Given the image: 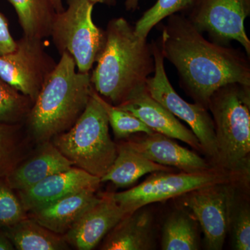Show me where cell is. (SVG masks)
Here are the masks:
<instances>
[{
	"instance_id": "cell-23",
	"label": "cell",
	"mask_w": 250,
	"mask_h": 250,
	"mask_svg": "<svg viewBox=\"0 0 250 250\" xmlns=\"http://www.w3.org/2000/svg\"><path fill=\"white\" fill-rule=\"evenodd\" d=\"M21 125L0 123V177L5 178L25 158Z\"/></svg>"
},
{
	"instance_id": "cell-8",
	"label": "cell",
	"mask_w": 250,
	"mask_h": 250,
	"mask_svg": "<svg viewBox=\"0 0 250 250\" xmlns=\"http://www.w3.org/2000/svg\"><path fill=\"white\" fill-rule=\"evenodd\" d=\"M152 45L155 67L154 76L149 77L146 82L148 93L176 118L187 123L200 141L202 152L209 158L212 165L216 167L218 149L211 115L200 104L188 103L179 96L166 75L165 59L159 42L152 41Z\"/></svg>"
},
{
	"instance_id": "cell-15",
	"label": "cell",
	"mask_w": 250,
	"mask_h": 250,
	"mask_svg": "<svg viewBox=\"0 0 250 250\" xmlns=\"http://www.w3.org/2000/svg\"><path fill=\"white\" fill-rule=\"evenodd\" d=\"M144 134L143 137L129 139L126 142L156 164L188 173L205 172L216 167L193 151L179 146L172 138L157 132Z\"/></svg>"
},
{
	"instance_id": "cell-31",
	"label": "cell",
	"mask_w": 250,
	"mask_h": 250,
	"mask_svg": "<svg viewBox=\"0 0 250 250\" xmlns=\"http://www.w3.org/2000/svg\"><path fill=\"white\" fill-rule=\"evenodd\" d=\"M139 0H126L125 8L127 11H134L139 9Z\"/></svg>"
},
{
	"instance_id": "cell-25",
	"label": "cell",
	"mask_w": 250,
	"mask_h": 250,
	"mask_svg": "<svg viewBox=\"0 0 250 250\" xmlns=\"http://www.w3.org/2000/svg\"><path fill=\"white\" fill-rule=\"evenodd\" d=\"M34 102L0 78V123L21 125L25 121Z\"/></svg>"
},
{
	"instance_id": "cell-32",
	"label": "cell",
	"mask_w": 250,
	"mask_h": 250,
	"mask_svg": "<svg viewBox=\"0 0 250 250\" xmlns=\"http://www.w3.org/2000/svg\"><path fill=\"white\" fill-rule=\"evenodd\" d=\"M52 1L56 12H61L65 9L63 7V5H62V0H52Z\"/></svg>"
},
{
	"instance_id": "cell-27",
	"label": "cell",
	"mask_w": 250,
	"mask_h": 250,
	"mask_svg": "<svg viewBox=\"0 0 250 250\" xmlns=\"http://www.w3.org/2000/svg\"><path fill=\"white\" fill-rule=\"evenodd\" d=\"M27 218V212L17 192H15L5 178L0 177V229L12 227Z\"/></svg>"
},
{
	"instance_id": "cell-17",
	"label": "cell",
	"mask_w": 250,
	"mask_h": 250,
	"mask_svg": "<svg viewBox=\"0 0 250 250\" xmlns=\"http://www.w3.org/2000/svg\"><path fill=\"white\" fill-rule=\"evenodd\" d=\"M95 189H85L28 213L42 226L60 235L67 233L90 207L100 200Z\"/></svg>"
},
{
	"instance_id": "cell-11",
	"label": "cell",
	"mask_w": 250,
	"mask_h": 250,
	"mask_svg": "<svg viewBox=\"0 0 250 250\" xmlns=\"http://www.w3.org/2000/svg\"><path fill=\"white\" fill-rule=\"evenodd\" d=\"M229 184H215L181 196L202 228L208 250L223 249L230 229L234 195Z\"/></svg>"
},
{
	"instance_id": "cell-4",
	"label": "cell",
	"mask_w": 250,
	"mask_h": 250,
	"mask_svg": "<svg viewBox=\"0 0 250 250\" xmlns=\"http://www.w3.org/2000/svg\"><path fill=\"white\" fill-rule=\"evenodd\" d=\"M207 108L214 124L216 167L238 179L250 174V85L229 83L211 95Z\"/></svg>"
},
{
	"instance_id": "cell-21",
	"label": "cell",
	"mask_w": 250,
	"mask_h": 250,
	"mask_svg": "<svg viewBox=\"0 0 250 250\" xmlns=\"http://www.w3.org/2000/svg\"><path fill=\"white\" fill-rule=\"evenodd\" d=\"M14 6L23 35L44 39L50 34L56 11L52 0H7Z\"/></svg>"
},
{
	"instance_id": "cell-10",
	"label": "cell",
	"mask_w": 250,
	"mask_h": 250,
	"mask_svg": "<svg viewBox=\"0 0 250 250\" xmlns=\"http://www.w3.org/2000/svg\"><path fill=\"white\" fill-rule=\"evenodd\" d=\"M56 65L42 39L23 35L13 52L0 55V78L34 103Z\"/></svg>"
},
{
	"instance_id": "cell-2",
	"label": "cell",
	"mask_w": 250,
	"mask_h": 250,
	"mask_svg": "<svg viewBox=\"0 0 250 250\" xmlns=\"http://www.w3.org/2000/svg\"><path fill=\"white\" fill-rule=\"evenodd\" d=\"M106 34V43L90 74V82L100 96L118 106L146 86L154 73L152 42L138 36L134 26L122 17L108 22Z\"/></svg>"
},
{
	"instance_id": "cell-13",
	"label": "cell",
	"mask_w": 250,
	"mask_h": 250,
	"mask_svg": "<svg viewBox=\"0 0 250 250\" xmlns=\"http://www.w3.org/2000/svg\"><path fill=\"white\" fill-rule=\"evenodd\" d=\"M100 200L62 235L69 246L79 250L94 249L110 230L127 214L113 197V192L100 193Z\"/></svg>"
},
{
	"instance_id": "cell-9",
	"label": "cell",
	"mask_w": 250,
	"mask_h": 250,
	"mask_svg": "<svg viewBox=\"0 0 250 250\" xmlns=\"http://www.w3.org/2000/svg\"><path fill=\"white\" fill-rule=\"evenodd\" d=\"M187 18L197 30L223 45L239 42L250 56V40L245 21L250 14V0H193Z\"/></svg>"
},
{
	"instance_id": "cell-19",
	"label": "cell",
	"mask_w": 250,
	"mask_h": 250,
	"mask_svg": "<svg viewBox=\"0 0 250 250\" xmlns=\"http://www.w3.org/2000/svg\"><path fill=\"white\" fill-rule=\"evenodd\" d=\"M155 172H174L173 167L156 164L145 157L126 141L117 144V156L101 182H111L118 188L132 185L143 176Z\"/></svg>"
},
{
	"instance_id": "cell-12",
	"label": "cell",
	"mask_w": 250,
	"mask_h": 250,
	"mask_svg": "<svg viewBox=\"0 0 250 250\" xmlns=\"http://www.w3.org/2000/svg\"><path fill=\"white\" fill-rule=\"evenodd\" d=\"M100 184L99 177L73 166L46 177L29 188L16 192L28 213L75 192L85 189L98 190Z\"/></svg>"
},
{
	"instance_id": "cell-26",
	"label": "cell",
	"mask_w": 250,
	"mask_h": 250,
	"mask_svg": "<svg viewBox=\"0 0 250 250\" xmlns=\"http://www.w3.org/2000/svg\"><path fill=\"white\" fill-rule=\"evenodd\" d=\"M192 2L193 0H157L136 22L135 32L140 37L147 39L153 27L171 15L187 12L191 7Z\"/></svg>"
},
{
	"instance_id": "cell-30",
	"label": "cell",
	"mask_w": 250,
	"mask_h": 250,
	"mask_svg": "<svg viewBox=\"0 0 250 250\" xmlns=\"http://www.w3.org/2000/svg\"><path fill=\"white\" fill-rule=\"evenodd\" d=\"M15 250V248L11 242L2 231H0V250Z\"/></svg>"
},
{
	"instance_id": "cell-3",
	"label": "cell",
	"mask_w": 250,
	"mask_h": 250,
	"mask_svg": "<svg viewBox=\"0 0 250 250\" xmlns=\"http://www.w3.org/2000/svg\"><path fill=\"white\" fill-rule=\"evenodd\" d=\"M91 88L90 73L77 71L71 56L62 53L26 119L29 137L40 144L70 129L86 107Z\"/></svg>"
},
{
	"instance_id": "cell-1",
	"label": "cell",
	"mask_w": 250,
	"mask_h": 250,
	"mask_svg": "<svg viewBox=\"0 0 250 250\" xmlns=\"http://www.w3.org/2000/svg\"><path fill=\"white\" fill-rule=\"evenodd\" d=\"M166 19L158 41L161 53L177 69L181 86L195 103L207 108L211 95L224 85H250V57L207 40L185 15Z\"/></svg>"
},
{
	"instance_id": "cell-16",
	"label": "cell",
	"mask_w": 250,
	"mask_h": 250,
	"mask_svg": "<svg viewBox=\"0 0 250 250\" xmlns=\"http://www.w3.org/2000/svg\"><path fill=\"white\" fill-rule=\"evenodd\" d=\"M73 164L56 147L52 141L40 143L35 152L23 159L5 177L15 191L25 190L42 179L69 170Z\"/></svg>"
},
{
	"instance_id": "cell-29",
	"label": "cell",
	"mask_w": 250,
	"mask_h": 250,
	"mask_svg": "<svg viewBox=\"0 0 250 250\" xmlns=\"http://www.w3.org/2000/svg\"><path fill=\"white\" fill-rule=\"evenodd\" d=\"M16 47V41L10 32L9 22L0 12V55L13 52Z\"/></svg>"
},
{
	"instance_id": "cell-22",
	"label": "cell",
	"mask_w": 250,
	"mask_h": 250,
	"mask_svg": "<svg viewBox=\"0 0 250 250\" xmlns=\"http://www.w3.org/2000/svg\"><path fill=\"white\" fill-rule=\"evenodd\" d=\"M198 223L194 216L184 210L174 212L164 225L161 249L164 250H200Z\"/></svg>"
},
{
	"instance_id": "cell-24",
	"label": "cell",
	"mask_w": 250,
	"mask_h": 250,
	"mask_svg": "<svg viewBox=\"0 0 250 250\" xmlns=\"http://www.w3.org/2000/svg\"><path fill=\"white\" fill-rule=\"evenodd\" d=\"M90 95L103 106L107 116L108 124L111 126L117 139H126L138 133L150 134L154 132L132 113L108 103L94 90L93 86Z\"/></svg>"
},
{
	"instance_id": "cell-18",
	"label": "cell",
	"mask_w": 250,
	"mask_h": 250,
	"mask_svg": "<svg viewBox=\"0 0 250 250\" xmlns=\"http://www.w3.org/2000/svg\"><path fill=\"white\" fill-rule=\"evenodd\" d=\"M103 250H149L155 249L153 218L143 208L125 215L108 231L100 246Z\"/></svg>"
},
{
	"instance_id": "cell-33",
	"label": "cell",
	"mask_w": 250,
	"mask_h": 250,
	"mask_svg": "<svg viewBox=\"0 0 250 250\" xmlns=\"http://www.w3.org/2000/svg\"><path fill=\"white\" fill-rule=\"evenodd\" d=\"M89 1L93 2L94 4H104L111 6L116 4V0H89Z\"/></svg>"
},
{
	"instance_id": "cell-6",
	"label": "cell",
	"mask_w": 250,
	"mask_h": 250,
	"mask_svg": "<svg viewBox=\"0 0 250 250\" xmlns=\"http://www.w3.org/2000/svg\"><path fill=\"white\" fill-rule=\"evenodd\" d=\"M66 9L54 16L50 34L59 53L70 54L78 71L90 73L106 43V30L93 20L89 0H65Z\"/></svg>"
},
{
	"instance_id": "cell-5",
	"label": "cell",
	"mask_w": 250,
	"mask_h": 250,
	"mask_svg": "<svg viewBox=\"0 0 250 250\" xmlns=\"http://www.w3.org/2000/svg\"><path fill=\"white\" fill-rule=\"evenodd\" d=\"M51 141L74 166L100 179L117 156V144L110 136L107 116L91 95L76 123Z\"/></svg>"
},
{
	"instance_id": "cell-14",
	"label": "cell",
	"mask_w": 250,
	"mask_h": 250,
	"mask_svg": "<svg viewBox=\"0 0 250 250\" xmlns=\"http://www.w3.org/2000/svg\"><path fill=\"white\" fill-rule=\"evenodd\" d=\"M117 106L132 113L154 132L179 140L202 152L201 144L192 130L186 127L167 108L153 98L146 85L131 94L127 100Z\"/></svg>"
},
{
	"instance_id": "cell-7",
	"label": "cell",
	"mask_w": 250,
	"mask_h": 250,
	"mask_svg": "<svg viewBox=\"0 0 250 250\" xmlns=\"http://www.w3.org/2000/svg\"><path fill=\"white\" fill-rule=\"evenodd\" d=\"M238 180L235 176L218 167L196 173L155 172L139 185L126 191L113 192V195L128 214L149 204L179 197L196 189Z\"/></svg>"
},
{
	"instance_id": "cell-28",
	"label": "cell",
	"mask_w": 250,
	"mask_h": 250,
	"mask_svg": "<svg viewBox=\"0 0 250 250\" xmlns=\"http://www.w3.org/2000/svg\"><path fill=\"white\" fill-rule=\"evenodd\" d=\"M231 227L234 249L250 250V211L248 205H241L236 210L233 205L230 220Z\"/></svg>"
},
{
	"instance_id": "cell-20",
	"label": "cell",
	"mask_w": 250,
	"mask_h": 250,
	"mask_svg": "<svg viewBox=\"0 0 250 250\" xmlns=\"http://www.w3.org/2000/svg\"><path fill=\"white\" fill-rule=\"evenodd\" d=\"M1 231L9 238L16 250L69 249V245L62 235L50 231L29 217Z\"/></svg>"
}]
</instances>
